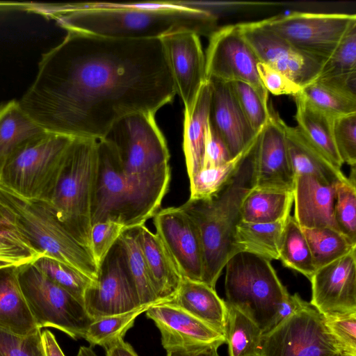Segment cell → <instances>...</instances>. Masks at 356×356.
<instances>
[{"mask_svg":"<svg viewBox=\"0 0 356 356\" xmlns=\"http://www.w3.org/2000/svg\"><path fill=\"white\" fill-rule=\"evenodd\" d=\"M175 95L160 39L67 31L42 56L34 81L18 102L48 132L98 140L123 118L155 114Z\"/></svg>","mask_w":356,"mask_h":356,"instance_id":"obj_1","label":"cell"},{"mask_svg":"<svg viewBox=\"0 0 356 356\" xmlns=\"http://www.w3.org/2000/svg\"><path fill=\"white\" fill-rule=\"evenodd\" d=\"M53 16L67 31L123 40L160 39L179 31L210 36L217 17L207 10L188 8L178 1L146 3L85 2L66 5Z\"/></svg>","mask_w":356,"mask_h":356,"instance_id":"obj_2","label":"cell"},{"mask_svg":"<svg viewBox=\"0 0 356 356\" xmlns=\"http://www.w3.org/2000/svg\"><path fill=\"white\" fill-rule=\"evenodd\" d=\"M154 115H127L104 138L116 152L141 225L159 211L170 181V152Z\"/></svg>","mask_w":356,"mask_h":356,"instance_id":"obj_3","label":"cell"},{"mask_svg":"<svg viewBox=\"0 0 356 356\" xmlns=\"http://www.w3.org/2000/svg\"><path fill=\"white\" fill-rule=\"evenodd\" d=\"M260 132L232 179L220 191L207 199H189L181 206L200 231L204 252L202 282L214 289L232 255L234 235L241 220L243 200L254 188L257 144Z\"/></svg>","mask_w":356,"mask_h":356,"instance_id":"obj_4","label":"cell"},{"mask_svg":"<svg viewBox=\"0 0 356 356\" xmlns=\"http://www.w3.org/2000/svg\"><path fill=\"white\" fill-rule=\"evenodd\" d=\"M97 161V140L74 138L46 200L67 230L90 250Z\"/></svg>","mask_w":356,"mask_h":356,"instance_id":"obj_5","label":"cell"},{"mask_svg":"<svg viewBox=\"0 0 356 356\" xmlns=\"http://www.w3.org/2000/svg\"><path fill=\"white\" fill-rule=\"evenodd\" d=\"M225 268L226 302L251 319L263 334L275 327L282 305L290 293L271 261L238 252L229 258Z\"/></svg>","mask_w":356,"mask_h":356,"instance_id":"obj_6","label":"cell"},{"mask_svg":"<svg viewBox=\"0 0 356 356\" xmlns=\"http://www.w3.org/2000/svg\"><path fill=\"white\" fill-rule=\"evenodd\" d=\"M0 204L38 252L70 265L95 280L98 266L90 250L67 230L46 201L26 199L0 186Z\"/></svg>","mask_w":356,"mask_h":356,"instance_id":"obj_7","label":"cell"},{"mask_svg":"<svg viewBox=\"0 0 356 356\" xmlns=\"http://www.w3.org/2000/svg\"><path fill=\"white\" fill-rule=\"evenodd\" d=\"M73 139L45 131L29 140L5 163L0 172V186L26 199L46 201Z\"/></svg>","mask_w":356,"mask_h":356,"instance_id":"obj_8","label":"cell"},{"mask_svg":"<svg viewBox=\"0 0 356 356\" xmlns=\"http://www.w3.org/2000/svg\"><path fill=\"white\" fill-rule=\"evenodd\" d=\"M19 285L39 329L54 327L83 339L92 319L83 304L44 276L33 263L17 267Z\"/></svg>","mask_w":356,"mask_h":356,"instance_id":"obj_9","label":"cell"},{"mask_svg":"<svg viewBox=\"0 0 356 356\" xmlns=\"http://www.w3.org/2000/svg\"><path fill=\"white\" fill-rule=\"evenodd\" d=\"M257 356H339L323 316L304 301L292 315L262 334Z\"/></svg>","mask_w":356,"mask_h":356,"instance_id":"obj_10","label":"cell"},{"mask_svg":"<svg viewBox=\"0 0 356 356\" xmlns=\"http://www.w3.org/2000/svg\"><path fill=\"white\" fill-rule=\"evenodd\" d=\"M266 20L270 29L293 47L323 63L356 24V15L296 11Z\"/></svg>","mask_w":356,"mask_h":356,"instance_id":"obj_11","label":"cell"},{"mask_svg":"<svg viewBox=\"0 0 356 356\" xmlns=\"http://www.w3.org/2000/svg\"><path fill=\"white\" fill-rule=\"evenodd\" d=\"M114 221L127 228L140 225L131 188L116 152L105 138L97 140V161L91 208L92 225Z\"/></svg>","mask_w":356,"mask_h":356,"instance_id":"obj_12","label":"cell"},{"mask_svg":"<svg viewBox=\"0 0 356 356\" xmlns=\"http://www.w3.org/2000/svg\"><path fill=\"white\" fill-rule=\"evenodd\" d=\"M207 80L241 81L250 85L266 105L268 92L257 69L259 62L236 24L224 26L210 36L205 55Z\"/></svg>","mask_w":356,"mask_h":356,"instance_id":"obj_13","label":"cell"},{"mask_svg":"<svg viewBox=\"0 0 356 356\" xmlns=\"http://www.w3.org/2000/svg\"><path fill=\"white\" fill-rule=\"evenodd\" d=\"M83 306L92 320L126 313L143 306L118 241L99 264L96 278L84 293Z\"/></svg>","mask_w":356,"mask_h":356,"instance_id":"obj_14","label":"cell"},{"mask_svg":"<svg viewBox=\"0 0 356 356\" xmlns=\"http://www.w3.org/2000/svg\"><path fill=\"white\" fill-rule=\"evenodd\" d=\"M237 25L259 62L280 72L302 88L319 76L323 63L299 51L274 32L266 19Z\"/></svg>","mask_w":356,"mask_h":356,"instance_id":"obj_15","label":"cell"},{"mask_svg":"<svg viewBox=\"0 0 356 356\" xmlns=\"http://www.w3.org/2000/svg\"><path fill=\"white\" fill-rule=\"evenodd\" d=\"M145 314L159 329L166 352L192 353L226 343L223 334L169 303L153 304Z\"/></svg>","mask_w":356,"mask_h":356,"instance_id":"obj_16","label":"cell"},{"mask_svg":"<svg viewBox=\"0 0 356 356\" xmlns=\"http://www.w3.org/2000/svg\"><path fill=\"white\" fill-rule=\"evenodd\" d=\"M156 234L183 277L202 282L204 252L199 229L180 207L159 210L153 216Z\"/></svg>","mask_w":356,"mask_h":356,"instance_id":"obj_17","label":"cell"},{"mask_svg":"<svg viewBox=\"0 0 356 356\" xmlns=\"http://www.w3.org/2000/svg\"><path fill=\"white\" fill-rule=\"evenodd\" d=\"M160 40L176 95L181 99L184 110H189L207 81L205 55L200 36L186 31L165 35Z\"/></svg>","mask_w":356,"mask_h":356,"instance_id":"obj_18","label":"cell"},{"mask_svg":"<svg viewBox=\"0 0 356 356\" xmlns=\"http://www.w3.org/2000/svg\"><path fill=\"white\" fill-rule=\"evenodd\" d=\"M309 280V303L322 315L356 312V248L317 269Z\"/></svg>","mask_w":356,"mask_h":356,"instance_id":"obj_19","label":"cell"},{"mask_svg":"<svg viewBox=\"0 0 356 356\" xmlns=\"http://www.w3.org/2000/svg\"><path fill=\"white\" fill-rule=\"evenodd\" d=\"M284 122L270 106L268 119L257 140L254 189L293 191L295 175L289 156Z\"/></svg>","mask_w":356,"mask_h":356,"instance_id":"obj_20","label":"cell"},{"mask_svg":"<svg viewBox=\"0 0 356 356\" xmlns=\"http://www.w3.org/2000/svg\"><path fill=\"white\" fill-rule=\"evenodd\" d=\"M210 86L209 123L225 144L232 158L248 148L255 134L244 116L229 82L207 79Z\"/></svg>","mask_w":356,"mask_h":356,"instance_id":"obj_21","label":"cell"},{"mask_svg":"<svg viewBox=\"0 0 356 356\" xmlns=\"http://www.w3.org/2000/svg\"><path fill=\"white\" fill-rule=\"evenodd\" d=\"M294 215L301 228L334 227L335 185L309 175L295 177Z\"/></svg>","mask_w":356,"mask_h":356,"instance_id":"obj_22","label":"cell"},{"mask_svg":"<svg viewBox=\"0 0 356 356\" xmlns=\"http://www.w3.org/2000/svg\"><path fill=\"white\" fill-rule=\"evenodd\" d=\"M138 238L152 285L159 300L163 302L176 294L183 277L163 241L145 224L137 226Z\"/></svg>","mask_w":356,"mask_h":356,"instance_id":"obj_23","label":"cell"},{"mask_svg":"<svg viewBox=\"0 0 356 356\" xmlns=\"http://www.w3.org/2000/svg\"><path fill=\"white\" fill-rule=\"evenodd\" d=\"M165 302L181 308L225 335L227 304L214 288L202 282L183 277L176 294Z\"/></svg>","mask_w":356,"mask_h":356,"instance_id":"obj_24","label":"cell"},{"mask_svg":"<svg viewBox=\"0 0 356 356\" xmlns=\"http://www.w3.org/2000/svg\"><path fill=\"white\" fill-rule=\"evenodd\" d=\"M0 330L20 335L40 330L22 291L17 267L0 268Z\"/></svg>","mask_w":356,"mask_h":356,"instance_id":"obj_25","label":"cell"},{"mask_svg":"<svg viewBox=\"0 0 356 356\" xmlns=\"http://www.w3.org/2000/svg\"><path fill=\"white\" fill-rule=\"evenodd\" d=\"M209 104L210 86L207 80L193 106L184 110L183 149L189 179L203 167Z\"/></svg>","mask_w":356,"mask_h":356,"instance_id":"obj_26","label":"cell"},{"mask_svg":"<svg viewBox=\"0 0 356 356\" xmlns=\"http://www.w3.org/2000/svg\"><path fill=\"white\" fill-rule=\"evenodd\" d=\"M284 129L295 177L309 175L332 185L347 178L341 170L333 165L305 138L297 127L284 122Z\"/></svg>","mask_w":356,"mask_h":356,"instance_id":"obj_27","label":"cell"},{"mask_svg":"<svg viewBox=\"0 0 356 356\" xmlns=\"http://www.w3.org/2000/svg\"><path fill=\"white\" fill-rule=\"evenodd\" d=\"M297 128L305 138L333 165L341 168L342 162L337 150L332 130V118L309 105L299 93L293 97Z\"/></svg>","mask_w":356,"mask_h":356,"instance_id":"obj_28","label":"cell"},{"mask_svg":"<svg viewBox=\"0 0 356 356\" xmlns=\"http://www.w3.org/2000/svg\"><path fill=\"white\" fill-rule=\"evenodd\" d=\"M289 217L270 223L241 220L234 235L232 255L238 252H247L270 261L279 260L283 233Z\"/></svg>","mask_w":356,"mask_h":356,"instance_id":"obj_29","label":"cell"},{"mask_svg":"<svg viewBox=\"0 0 356 356\" xmlns=\"http://www.w3.org/2000/svg\"><path fill=\"white\" fill-rule=\"evenodd\" d=\"M45 131L20 107L10 101L0 107V172L10 155L29 140Z\"/></svg>","mask_w":356,"mask_h":356,"instance_id":"obj_30","label":"cell"},{"mask_svg":"<svg viewBox=\"0 0 356 356\" xmlns=\"http://www.w3.org/2000/svg\"><path fill=\"white\" fill-rule=\"evenodd\" d=\"M293 203V192L253 188L243 200L241 220L254 223L279 221L291 215Z\"/></svg>","mask_w":356,"mask_h":356,"instance_id":"obj_31","label":"cell"},{"mask_svg":"<svg viewBox=\"0 0 356 356\" xmlns=\"http://www.w3.org/2000/svg\"><path fill=\"white\" fill-rule=\"evenodd\" d=\"M118 243L122 250L127 270L140 304L151 305L161 302L152 285L139 243L137 226L126 228L120 236Z\"/></svg>","mask_w":356,"mask_h":356,"instance_id":"obj_32","label":"cell"},{"mask_svg":"<svg viewBox=\"0 0 356 356\" xmlns=\"http://www.w3.org/2000/svg\"><path fill=\"white\" fill-rule=\"evenodd\" d=\"M42 256L19 232L0 204V268L19 267Z\"/></svg>","mask_w":356,"mask_h":356,"instance_id":"obj_33","label":"cell"},{"mask_svg":"<svg viewBox=\"0 0 356 356\" xmlns=\"http://www.w3.org/2000/svg\"><path fill=\"white\" fill-rule=\"evenodd\" d=\"M227 307L225 335L229 356H257L261 330L239 310Z\"/></svg>","mask_w":356,"mask_h":356,"instance_id":"obj_34","label":"cell"},{"mask_svg":"<svg viewBox=\"0 0 356 356\" xmlns=\"http://www.w3.org/2000/svg\"><path fill=\"white\" fill-rule=\"evenodd\" d=\"M302 229L308 242L316 270L356 248V244L332 227Z\"/></svg>","mask_w":356,"mask_h":356,"instance_id":"obj_35","label":"cell"},{"mask_svg":"<svg viewBox=\"0 0 356 356\" xmlns=\"http://www.w3.org/2000/svg\"><path fill=\"white\" fill-rule=\"evenodd\" d=\"M279 260L284 266L302 274L309 280L316 271L308 242L293 216L289 217L284 227Z\"/></svg>","mask_w":356,"mask_h":356,"instance_id":"obj_36","label":"cell"},{"mask_svg":"<svg viewBox=\"0 0 356 356\" xmlns=\"http://www.w3.org/2000/svg\"><path fill=\"white\" fill-rule=\"evenodd\" d=\"M149 306L143 305L126 313L92 320L83 339L91 347L99 346L104 348L124 340L127 332L134 326L137 317L145 312Z\"/></svg>","mask_w":356,"mask_h":356,"instance_id":"obj_37","label":"cell"},{"mask_svg":"<svg viewBox=\"0 0 356 356\" xmlns=\"http://www.w3.org/2000/svg\"><path fill=\"white\" fill-rule=\"evenodd\" d=\"M252 143L244 151L227 163L216 167L202 168L196 172L189 179L191 192L189 199H207L220 191L236 173Z\"/></svg>","mask_w":356,"mask_h":356,"instance_id":"obj_38","label":"cell"},{"mask_svg":"<svg viewBox=\"0 0 356 356\" xmlns=\"http://www.w3.org/2000/svg\"><path fill=\"white\" fill-rule=\"evenodd\" d=\"M356 172L351 168L349 177L335 184L332 218L336 229L356 244Z\"/></svg>","mask_w":356,"mask_h":356,"instance_id":"obj_39","label":"cell"},{"mask_svg":"<svg viewBox=\"0 0 356 356\" xmlns=\"http://www.w3.org/2000/svg\"><path fill=\"white\" fill-rule=\"evenodd\" d=\"M33 263L49 280L83 304L84 293L94 281L92 278L76 268L47 256H42Z\"/></svg>","mask_w":356,"mask_h":356,"instance_id":"obj_40","label":"cell"},{"mask_svg":"<svg viewBox=\"0 0 356 356\" xmlns=\"http://www.w3.org/2000/svg\"><path fill=\"white\" fill-rule=\"evenodd\" d=\"M300 94L309 105L332 119L356 113V101L337 93L317 81L302 88Z\"/></svg>","mask_w":356,"mask_h":356,"instance_id":"obj_41","label":"cell"},{"mask_svg":"<svg viewBox=\"0 0 356 356\" xmlns=\"http://www.w3.org/2000/svg\"><path fill=\"white\" fill-rule=\"evenodd\" d=\"M229 84L250 126L258 134L268 119L270 104H264L257 92L245 83L232 81Z\"/></svg>","mask_w":356,"mask_h":356,"instance_id":"obj_42","label":"cell"},{"mask_svg":"<svg viewBox=\"0 0 356 356\" xmlns=\"http://www.w3.org/2000/svg\"><path fill=\"white\" fill-rule=\"evenodd\" d=\"M356 71V24L343 37L333 53L322 64L318 77Z\"/></svg>","mask_w":356,"mask_h":356,"instance_id":"obj_43","label":"cell"},{"mask_svg":"<svg viewBox=\"0 0 356 356\" xmlns=\"http://www.w3.org/2000/svg\"><path fill=\"white\" fill-rule=\"evenodd\" d=\"M323 316L339 356H356V312Z\"/></svg>","mask_w":356,"mask_h":356,"instance_id":"obj_44","label":"cell"},{"mask_svg":"<svg viewBox=\"0 0 356 356\" xmlns=\"http://www.w3.org/2000/svg\"><path fill=\"white\" fill-rule=\"evenodd\" d=\"M333 137L338 154L344 163L356 165V113L333 120Z\"/></svg>","mask_w":356,"mask_h":356,"instance_id":"obj_45","label":"cell"},{"mask_svg":"<svg viewBox=\"0 0 356 356\" xmlns=\"http://www.w3.org/2000/svg\"><path fill=\"white\" fill-rule=\"evenodd\" d=\"M0 356H44L40 330L26 335L0 330Z\"/></svg>","mask_w":356,"mask_h":356,"instance_id":"obj_46","label":"cell"},{"mask_svg":"<svg viewBox=\"0 0 356 356\" xmlns=\"http://www.w3.org/2000/svg\"><path fill=\"white\" fill-rule=\"evenodd\" d=\"M127 227L121 223L107 220L92 225L90 230V252L97 266L118 241Z\"/></svg>","mask_w":356,"mask_h":356,"instance_id":"obj_47","label":"cell"},{"mask_svg":"<svg viewBox=\"0 0 356 356\" xmlns=\"http://www.w3.org/2000/svg\"><path fill=\"white\" fill-rule=\"evenodd\" d=\"M257 69L264 87L268 92L274 95H286L295 97L302 89L286 76L264 63L259 62Z\"/></svg>","mask_w":356,"mask_h":356,"instance_id":"obj_48","label":"cell"},{"mask_svg":"<svg viewBox=\"0 0 356 356\" xmlns=\"http://www.w3.org/2000/svg\"><path fill=\"white\" fill-rule=\"evenodd\" d=\"M232 159L225 144L209 123L205 139L202 168L220 165Z\"/></svg>","mask_w":356,"mask_h":356,"instance_id":"obj_49","label":"cell"},{"mask_svg":"<svg viewBox=\"0 0 356 356\" xmlns=\"http://www.w3.org/2000/svg\"><path fill=\"white\" fill-rule=\"evenodd\" d=\"M315 81L350 99L356 101V71L318 77Z\"/></svg>","mask_w":356,"mask_h":356,"instance_id":"obj_50","label":"cell"},{"mask_svg":"<svg viewBox=\"0 0 356 356\" xmlns=\"http://www.w3.org/2000/svg\"><path fill=\"white\" fill-rule=\"evenodd\" d=\"M44 356H65L54 334L49 330L42 332Z\"/></svg>","mask_w":356,"mask_h":356,"instance_id":"obj_51","label":"cell"},{"mask_svg":"<svg viewBox=\"0 0 356 356\" xmlns=\"http://www.w3.org/2000/svg\"><path fill=\"white\" fill-rule=\"evenodd\" d=\"M104 349L106 356H138L133 347L124 340L120 341Z\"/></svg>","mask_w":356,"mask_h":356,"instance_id":"obj_52","label":"cell"},{"mask_svg":"<svg viewBox=\"0 0 356 356\" xmlns=\"http://www.w3.org/2000/svg\"><path fill=\"white\" fill-rule=\"evenodd\" d=\"M167 356H220L218 348H209L192 353L167 352Z\"/></svg>","mask_w":356,"mask_h":356,"instance_id":"obj_53","label":"cell"},{"mask_svg":"<svg viewBox=\"0 0 356 356\" xmlns=\"http://www.w3.org/2000/svg\"><path fill=\"white\" fill-rule=\"evenodd\" d=\"M76 356H97L91 346H81Z\"/></svg>","mask_w":356,"mask_h":356,"instance_id":"obj_54","label":"cell"}]
</instances>
